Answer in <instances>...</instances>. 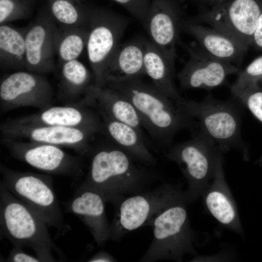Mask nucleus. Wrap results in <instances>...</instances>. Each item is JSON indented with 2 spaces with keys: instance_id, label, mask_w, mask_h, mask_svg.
Returning a JSON list of instances; mask_svg holds the SVG:
<instances>
[{
  "instance_id": "nucleus-7",
  "label": "nucleus",
  "mask_w": 262,
  "mask_h": 262,
  "mask_svg": "<svg viewBox=\"0 0 262 262\" xmlns=\"http://www.w3.org/2000/svg\"><path fill=\"white\" fill-rule=\"evenodd\" d=\"M53 92L47 78L30 71H19L0 82V109L7 112L24 107L44 109L52 105Z\"/></svg>"
},
{
  "instance_id": "nucleus-30",
  "label": "nucleus",
  "mask_w": 262,
  "mask_h": 262,
  "mask_svg": "<svg viewBox=\"0 0 262 262\" xmlns=\"http://www.w3.org/2000/svg\"><path fill=\"white\" fill-rule=\"evenodd\" d=\"M235 98L262 123V90L258 89L256 84L247 87Z\"/></svg>"
},
{
  "instance_id": "nucleus-19",
  "label": "nucleus",
  "mask_w": 262,
  "mask_h": 262,
  "mask_svg": "<svg viewBox=\"0 0 262 262\" xmlns=\"http://www.w3.org/2000/svg\"><path fill=\"white\" fill-rule=\"evenodd\" d=\"M184 20L171 9L157 8L147 14L143 24L150 41L168 56L176 57V45Z\"/></svg>"
},
{
  "instance_id": "nucleus-35",
  "label": "nucleus",
  "mask_w": 262,
  "mask_h": 262,
  "mask_svg": "<svg viewBox=\"0 0 262 262\" xmlns=\"http://www.w3.org/2000/svg\"><path fill=\"white\" fill-rule=\"evenodd\" d=\"M115 1L122 3L123 4H127L131 2L132 0H115Z\"/></svg>"
},
{
  "instance_id": "nucleus-1",
  "label": "nucleus",
  "mask_w": 262,
  "mask_h": 262,
  "mask_svg": "<svg viewBox=\"0 0 262 262\" xmlns=\"http://www.w3.org/2000/svg\"><path fill=\"white\" fill-rule=\"evenodd\" d=\"M105 86L126 97L135 108L143 126L161 143L170 145L176 134L187 129L191 132L197 122L154 86L140 78L108 79Z\"/></svg>"
},
{
  "instance_id": "nucleus-33",
  "label": "nucleus",
  "mask_w": 262,
  "mask_h": 262,
  "mask_svg": "<svg viewBox=\"0 0 262 262\" xmlns=\"http://www.w3.org/2000/svg\"><path fill=\"white\" fill-rule=\"evenodd\" d=\"M253 40L255 44L262 48V13L260 16L258 25L253 35Z\"/></svg>"
},
{
  "instance_id": "nucleus-11",
  "label": "nucleus",
  "mask_w": 262,
  "mask_h": 262,
  "mask_svg": "<svg viewBox=\"0 0 262 262\" xmlns=\"http://www.w3.org/2000/svg\"><path fill=\"white\" fill-rule=\"evenodd\" d=\"M178 194L154 222L155 239L164 245L167 253L173 257L187 252L195 254L194 234L188 224L186 207Z\"/></svg>"
},
{
  "instance_id": "nucleus-12",
  "label": "nucleus",
  "mask_w": 262,
  "mask_h": 262,
  "mask_svg": "<svg viewBox=\"0 0 262 262\" xmlns=\"http://www.w3.org/2000/svg\"><path fill=\"white\" fill-rule=\"evenodd\" d=\"M182 45L189 54V59L178 74L184 89L210 90L223 84L229 75L239 72L235 65L216 59L199 47Z\"/></svg>"
},
{
  "instance_id": "nucleus-36",
  "label": "nucleus",
  "mask_w": 262,
  "mask_h": 262,
  "mask_svg": "<svg viewBox=\"0 0 262 262\" xmlns=\"http://www.w3.org/2000/svg\"><path fill=\"white\" fill-rule=\"evenodd\" d=\"M256 164L262 168V156L256 161Z\"/></svg>"
},
{
  "instance_id": "nucleus-32",
  "label": "nucleus",
  "mask_w": 262,
  "mask_h": 262,
  "mask_svg": "<svg viewBox=\"0 0 262 262\" xmlns=\"http://www.w3.org/2000/svg\"><path fill=\"white\" fill-rule=\"evenodd\" d=\"M21 247L16 246L11 251L9 260L14 262H40L36 257L32 256L23 251Z\"/></svg>"
},
{
  "instance_id": "nucleus-16",
  "label": "nucleus",
  "mask_w": 262,
  "mask_h": 262,
  "mask_svg": "<svg viewBox=\"0 0 262 262\" xmlns=\"http://www.w3.org/2000/svg\"><path fill=\"white\" fill-rule=\"evenodd\" d=\"M201 196L207 211L226 228L242 235L237 207L225 180L223 168V154L218 158L214 176Z\"/></svg>"
},
{
  "instance_id": "nucleus-4",
  "label": "nucleus",
  "mask_w": 262,
  "mask_h": 262,
  "mask_svg": "<svg viewBox=\"0 0 262 262\" xmlns=\"http://www.w3.org/2000/svg\"><path fill=\"white\" fill-rule=\"evenodd\" d=\"M2 184L10 193L37 213L48 226L61 229L63 215L48 175L19 172L0 164Z\"/></svg>"
},
{
  "instance_id": "nucleus-20",
  "label": "nucleus",
  "mask_w": 262,
  "mask_h": 262,
  "mask_svg": "<svg viewBox=\"0 0 262 262\" xmlns=\"http://www.w3.org/2000/svg\"><path fill=\"white\" fill-rule=\"evenodd\" d=\"M175 60L150 40L145 39L146 75L151 79L154 87L174 102L181 98L173 83Z\"/></svg>"
},
{
  "instance_id": "nucleus-26",
  "label": "nucleus",
  "mask_w": 262,
  "mask_h": 262,
  "mask_svg": "<svg viewBox=\"0 0 262 262\" xmlns=\"http://www.w3.org/2000/svg\"><path fill=\"white\" fill-rule=\"evenodd\" d=\"M88 35L86 26L69 29L58 27L55 46L61 64L77 59L86 47Z\"/></svg>"
},
{
  "instance_id": "nucleus-17",
  "label": "nucleus",
  "mask_w": 262,
  "mask_h": 262,
  "mask_svg": "<svg viewBox=\"0 0 262 262\" xmlns=\"http://www.w3.org/2000/svg\"><path fill=\"white\" fill-rule=\"evenodd\" d=\"M182 31L192 36L198 47L211 56L234 65L241 63L246 47L227 35L192 20H184Z\"/></svg>"
},
{
  "instance_id": "nucleus-15",
  "label": "nucleus",
  "mask_w": 262,
  "mask_h": 262,
  "mask_svg": "<svg viewBox=\"0 0 262 262\" xmlns=\"http://www.w3.org/2000/svg\"><path fill=\"white\" fill-rule=\"evenodd\" d=\"M81 103L50 106L36 113L10 119L14 122L29 125H50L87 129L98 132L104 130L103 123L82 99Z\"/></svg>"
},
{
  "instance_id": "nucleus-24",
  "label": "nucleus",
  "mask_w": 262,
  "mask_h": 262,
  "mask_svg": "<svg viewBox=\"0 0 262 262\" xmlns=\"http://www.w3.org/2000/svg\"><path fill=\"white\" fill-rule=\"evenodd\" d=\"M25 29L0 26V64L6 69L25 68Z\"/></svg>"
},
{
  "instance_id": "nucleus-3",
  "label": "nucleus",
  "mask_w": 262,
  "mask_h": 262,
  "mask_svg": "<svg viewBox=\"0 0 262 262\" xmlns=\"http://www.w3.org/2000/svg\"><path fill=\"white\" fill-rule=\"evenodd\" d=\"M0 226L5 235L16 246H27L40 262H53L56 249L47 228L48 226L33 210L0 187Z\"/></svg>"
},
{
  "instance_id": "nucleus-2",
  "label": "nucleus",
  "mask_w": 262,
  "mask_h": 262,
  "mask_svg": "<svg viewBox=\"0 0 262 262\" xmlns=\"http://www.w3.org/2000/svg\"><path fill=\"white\" fill-rule=\"evenodd\" d=\"M221 101L208 94L200 102L181 97L175 104L194 119L198 129L225 153L239 149L243 157L249 158L248 149L241 135L242 104L236 98Z\"/></svg>"
},
{
  "instance_id": "nucleus-27",
  "label": "nucleus",
  "mask_w": 262,
  "mask_h": 262,
  "mask_svg": "<svg viewBox=\"0 0 262 262\" xmlns=\"http://www.w3.org/2000/svg\"><path fill=\"white\" fill-rule=\"evenodd\" d=\"M150 204L141 196L129 197L124 200L120 208V223L127 230H134L141 226L150 212Z\"/></svg>"
},
{
  "instance_id": "nucleus-8",
  "label": "nucleus",
  "mask_w": 262,
  "mask_h": 262,
  "mask_svg": "<svg viewBox=\"0 0 262 262\" xmlns=\"http://www.w3.org/2000/svg\"><path fill=\"white\" fill-rule=\"evenodd\" d=\"M261 14L255 0H234L192 21L208 24L246 47L253 37Z\"/></svg>"
},
{
  "instance_id": "nucleus-34",
  "label": "nucleus",
  "mask_w": 262,
  "mask_h": 262,
  "mask_svg": "<svg viewBox=\"0 0 262 262\" xmlns=\"http://www.w3.org/2000/svg\"><path fill=\"white\" fill-rule=\"evenodd\" d=\"M111 260L109 258L106 256L103 255H98L95 256L91 259L89 262H110Z\"/></svg>"
},
{
  "instance_id": "nucleus-18",
  "label": "nucleus",
  "mask_w": 262,
  "mask_h": 262,
  "mask_svg": "<svg viewBox=\"0 0 262 262\" xmlns=\"http://www.w3.org/2000/svg\"><path fill=\"white\" fill-rule=\"evenodd\" d=\"M84 95L92 106L119 122L129 125L139 131L143 126L140 117L131 102L116 90L107 86L90 85Z\"/></svg>"
},
{
  "instance_id": "nucleus-6",
  "label": "nucleus",
  "mask_w": 262,
  "mask_h": 262,
  "mask_svg": "<svg viewBox=\"0 0 262 262\" xmlns=\"http://www.w3.org/2000/svg\"><path fill=\"white\" fill-rule=\"evenodd\" d=\"M87 54L95 80L94 85L105 86L109 63L120 45L127 21L98 14L89 16Z\"/></svg>"
},
{
  "instance_id": "nucleus-22",
  "label": "nucleus",
  "mask_w": 262,
  "mask_h": 262,
  "mask_svg": "<svg viewBox=\"0 0 262 262\" xmlns=\"http://www.w3.org/2000/svg\"><path fill=\"white\" fill-rule=\"evenodd\" d=\"M70 210L90 228L97 240L105 239L107 233L104 205L100 194L88 187L82 188L71 202Z\"/></svg>"
},
{
  "instance_id": "nucleus-13",
  "label": "nucleus",
  "mask_w": 262,
  "mask_h": 262,
  "mask_svg": "<svg viewBox=\"0 0 262 262\" xmlns=\"http://www.w3.org/2000/svg\"><path fill=\"white\" fill-rule=\"evenodd\" d=\"M137 175V171L128 154L121 148L106 146L93 154L86 180L87 186L100 194L107 192L109 185L118 180Z\"/></svg>"
},
{
  "instance_id": "nucleus-31",
  "label": "nucleus",
  "mask_w": 262,
  "mask_h": 262,
  "mask_svg": "<svg viewBox=\"0 0 262 262\" xmlns=\"http://www.w3.org/2000/svg\"><path fill=\"white\" fill-rule=\"evenodd\" d=\"M23 12L14 0H0V24L22 18Z\"/></svg>"
},
{
  "instance_id": "nucleus-28",
  "label": "nucleus",
  "mask_w": 262,
  "mask_h": 262,
  "mask_svg": "<svg viewBox=\"0 0 262 262\" xmlns=\"http://www.w3.org/2000/svg\"><path fill=\"white\" fill-rule=\"evenodd\" d=\"M51 13L59 28H79L88 24L89 16L82 15L79 10L66 0H55L51 4Z\"/></svg>"
},
{
  "instance_id": "nucleus-23",
  "label": "nucleus",
  "mask_w": 262,
  "mask_h": 262,
  "mask_svg": "<svg viewBox=\"0 0 262 262\" xmlns=\"http://www.w3.org/2000/svg\"><path fill=\"white\" fill-rule=\"evenodd\" d=\"M104 130L120 148L146 162L153 158L142 137L141 132L129 125L116 121L100 112Z\"/></svg>"
},
{
  "instance_id": "nucleus-5",
  "label": "nucleus",
  "mask_w": 262,
  "mask_h": 262,
  "mask_svg": "<svg viewBox=\"0 0 262 262\" xmlns=\"http://www.w3.org/2000/svg\"><path fill=\"white\" fill-rule=\"evenodd\" d=\"M191 139L173 147L167 156L183 166L189 185V198L201 196L213 179L218 157L225 152L198 129Z\"/></svg>"
},
{
  "instance_id": "nucleus-29",
  "label": "nucleus",
  "mask_w": 262,
  "mask_h": 262,
  "mask_svg": "<svg viewBox=\"0 0 262 262\" xmlns=\"http://www.w3.org/2000/svg\"><path fill=\"white\" fill-rule=\"evenodd\" d=\"M262 77V56L254 60L242 72H239L238 77L231 87L233 98H236L249 86L255 84L259 78Z\"/></svg>"
},
{
  "instance_id": "nucleus-10",
  "label": "nucleus",
  "mask_w": 262,
  "mask_h": 262,
  "mask_svg": "<svg viewBox=\"0 0 262 262\" xmlns=\"http://www.w3.org/2000/svg\"><path fill=\"white\" fill-rule=\"evenodd\" d=\"M2 137L30 141L67 147L84 153L97 131L90 129L50 125L18 124L10 119L0 126Z\"/></svg>"
},
{
  "instance_id": "nucleus-9",
  "label": "nucleus",
  "mask_w": 262,
  "mask_h": 262,
  "mask_svg": "<svg viewBox=\"0 0 262 262\" xmlns=\"http://www.w3.org/2000/svg\"><path fill=\"white\" fill-rule=\"evenodd\" d=\"M0 142L13 157L41 171L67 176L81 171L79 159L60 147L5 137H1Z\"/></svg>"
},
{
  "instance_id": "nucleus-14",
  "label": "nucleus",
  "mask_w": 262,
  "mask_h": 262,
  "mask_svg": "<svg viewBox=\"0 0 262 262\" xmlns=\"http://www.w3.org/2000/svg\"><path fill=\"white\" fill-rule=\"evenodd\" d=\"M58 27L55 21L39 18L25 29V69L37 73L55 69L54 54Z\"/></svg>"
},
{
  "instance_id": "nucleus-21",
  "label": "nucleus",
  "mask_w": 262,
  "mask_h": 262,
  "mask_svg": "<svg viewBox=\"0 0 262 262\" xmlns=\"http://www.w3.org/2000/svg\"><path fill=\"white\" fill-rule=\"evenodd\" d=\"M145 40L138 39L119 45L107 66V79L140 78L146 75L144 58Z\"/></svg>"
},
{
  "instance_id": "nucleus-25",
  "label": "nucleus",
  "mask_w": 262,
  "mask_h": 262,
  "mask_svg": "<svg viewBox=\"0 0 262 262\" xmlns=\"http://www.w3.org/2000/svg\"><path fill=\"white\" fill-rule=\"evenodd\" d=\"M90 73L77 59L61 64L60 86L62 94L70 100H75L85 94L90 85Z\"/></svg>"
}]
</instances>
